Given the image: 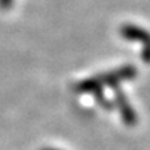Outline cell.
I'll return each mask as SVG.
<instances>
[{"label": "cell", "mask_w": 150, "mask_h": 150, "mask_svg": "<svg viewBox=\"0 0 150 150\" xmlns=\"http://www.w3.org/2000/svg\"><path fill=\"white\" fill-rule=\"evenodd\" d=\"M42 150H60V149H54V147H43Z\"/></svg>", "instance_id": "6"}, {"label": "cell", "mask_w": 150, "mask_h": 150, "mask_svg": "<svg viewBox=\"0 0 150 150\" xmlns=\"http://www.w3.org/2000/svg\"><path fill=\"white\" fill-rule=\"evenodd\" d=\"M13 4V0H0V8L1 10H8Z\"/></svg>", "instance_id": "5"}, {"label": "cell", "mask_w": 150, "mask_h": 150, "mask_svg": "<svg viewBox=\"0 0 150 150\" xmlns=\"http://www.w3.org/2000/svg\"><path fill=\"white\" fill-rule=\"evenodd\" d=\"M138 75V70L134 65H122L117 70L103 72V74L95 75L91 78H86L83 81H79L75 83L74 91L78 93H93L96 91H100L104 86H118L120 82L131 81Z\"/></svg>", "instance_id": "1"}, {"label": "cell", "mask_w": 150, "mask_h": 150, "mask_svg": "<svg viewBox=\"0 0 150 150\" xmlns=\"http://www.w3.org/2000/svg\"><path fill=\"white\" fill-rule=\"evenodd\" d=\"M114 100H115V106H117L118 111H120V115L122 118V122L128 127H134L138 122V115H136V111L134 110V107L131 106L128 97L124 95V92L118 88V86H114Z\"/></svg>", "instance_id": "3"}, {"label": "cell", "mask_w": 150, "mask_h": 150, "mask_svg": "<svg viewBox=\"0 0 150 150\" xmlns=\"http://www.w3.org/2000/svg\"><path fill=\"white\" fill-rule=\"evenodd\" d=\"M120 33L125 40L142 43V60L146 64H150V33L146 29L134 24L121 25Z\"/></svg>", "instance_id": "2"}, {"label": "cell", "mask_w": 150, "mask_h": 150, "mask_svg": "<svg viewBox=\"0 0 150 150\" xmlns=\"http://www.w3.org/2000/svg\"><path fill=\"white\" fill-rule=\"evenodd\" d=\"M92 95H93L95 100H96L97 104H99V106H100L102 108L107 110V111L112 110V104H111V102H110L107 97H106V95H103V89H100V91H96V92H93Z\"/></svg>", "instance_id": "4"}]
</instances>
